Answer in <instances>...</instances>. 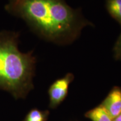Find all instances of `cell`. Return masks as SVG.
<instances>
[{"mask_svg": "<svg viewBox=\"0 0 121 121\" xmlns=\"http://www.w3.org/2000/svg\"><path fill=\"white\" fill-rule=\"evenodd\" d=\"M17 38L13 33L0 34V89L19 98L33 88L36 58L32 52L19 51Z\"/></svg>", "mask_w": 121, "mask_h": 121, "instance_id": "2", "label": "cell"}, {"mask_svg": "<svg viewBox=\"0 0 121 121\" xmlns=\"http://www.w3.org/2000/svg\"><path fill=\"white\" fill-rule=\"evenodd\" d=\"M6 9L21 17L42 38L58 45L75 42L82 30L93 24L80 9H73L66 0H9Z\"/></svg>", "mask_w": 121, "mask_h": 121, "instance_id": "1", "label": "cell"}, {"mask_svg": "<svg viewBox=\"0 0 121 121\" xmlns=\"http://www.w3.org/2000/svg\"><path fill=\"white\" fill-rule=\"evenodd\" d=\"M49 115L48 111L33 109L29 112L23 121H46Z\"/></svg>", "mask_w": 121, "mask_h": 121, "instance_id": "7", "label": "cell"}, {"mask_svg": "<svg viewBox=\"0 0 121 121\" xmlns=\"http://www.w3.org/2000/svg\"><path fill=\"white\" fill-rule=\"evenodd\" d=\"M114 119L121 113V89L114 87L112 89L100 104Z\"/></svg>", "mask_w": 121, "mask_h": 121, "instance_id": "4", "label": "cell"}, {"mask_svg": "<svg viewBox=\"0 0 121 121\" xmlns=\"http://www.w3.org/2000/svg\"><path fill=\"white\" fill-rule=\"evenodd\" d=\"M114 57L116 60L121 61V33L118 38L113 47Z\"/></svg>", "mask_w": 121, "mask_h": 121, "instance_id": "8", "label": "cell"}, {"mask_svg": "<svg viewBox=\"0 0 121 121\" xmlns=\"http://www.w3.org/2000/svg\"><path fill=\"white\" fill-rule=\"evenodd\" d=\"M73 78V74L68 73L51 85L48 90L49 105L51 108H56L64 100L68 94L69 84Z\"/></svg>", "mask_w": 121, "mask_h": 121, "instance_id": "3", "label": "cell"}, {"mask_svg": "<svg viewBox=\"0 0 121 121\" xmlns=\"http://www.w3.org/2000/svg\"><path fill=\"white\" fill-rule=\"evenodd\" d=\"M113 121H121V113L118 116H117V117L113 119Z\"/></svg>", "mask_w": 121, "mask_h": 121, "instance_id": "9", "label": "cell"}, {"mask_svg": "<svg viewBox=\"0 0 121 121\" xmlns=\"http://www.w3.org/2000/svg\"><path fill=\"white\" fill-rule=\"evenodd\" d=\"M85 116L92 121H113V119L101 105L89 110Z\"/></svg>", "mask_w": 121, "mask_h": 121, "instance_id": "5", "label": "cell"}, {"mask_svg": "<svg viewBox=\"0 0 121 121\" xmlns=\"http://www.w3.org/2000/svg\"><path fill=\"white\" fill-rule=\"evenodd\" d=\"M105 6L109 15L121 26V0H106Z\"/></svg>", "mask_w": 121, "mask_h": 121, "instance_id": "6", "label": "cell"}]
</instances>
